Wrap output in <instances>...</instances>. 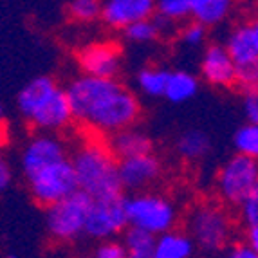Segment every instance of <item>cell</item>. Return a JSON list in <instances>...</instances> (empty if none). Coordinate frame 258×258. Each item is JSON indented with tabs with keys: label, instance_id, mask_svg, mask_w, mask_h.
<instances>
[{
	"label": "cell",
	"instance_id": "obj_18",
	"mask_svg": "<svg viewBox=\"0 0 258 258\" xmlns=\"http://www.w3.org/2000/svg\"><path fill=\"white\" fill-rule=\"evenodd\" d=\"M199 92V80L188 71H172L168 74L164 98L172 103H186Z\"/></svg>",
	"mask_w": 258,
	"mask_h": 258
},
{
	"label": "cell",
	"instance_id": "obj_8",
	"mask_svg": "<svg viewBox=\"0 0 258 258\" xmlns=\"http://www.w3.org/2000/svg\"><path fill=\"white\" fill-rule=\"evenodd\" d=\"M27 184L33 199L43 208H51L52 204L60 203L80 189L69 157L31 175L27 179Z\"/></svg>",
	"mask_w": 258,
	"mask_h": 258
},
{
	"label": "cell",
	"instance_id": "obj_3",
	"mask_svg": "<svg viewBox=\"0 0 258 258\" xmlns=\"http://www.w3.org/2000/svg\"><path fill=\"white\" fill-rule=\"evenodd\" d=\"M78 188L91 195L92 201H103L125 195L119 181L117 159L105 141H85L74 150L73 157Z\"/></svg>",
	"mask_w": 258,
	"mask_h": 258
},
{
	"label": "cell",
	"instance_id": "obj_21",
	"mask_svg": "<svg viewBox=\"0 0 258 258\" xmlns=\"http://www.w3.org/2000/svg\"><path fill=\"white\" fill-rule=\"evenodd\" d=\"M168 74H170V71H164L163 67H145V69H141L138 74V85L141 92L150 96V98L164 96Z\"/></svg>",
	"mask_w": 258,
	"mask_h": 258
},
{
	"label": "cell",
	"instance_id": "obj_9",
	"mask_svg": "<svg viewBox=\"0 0 258 258\" xmlns=\"http://www.w3.org/2000/svg\"><path fill=\"white\" fill-rule=\"evenodd\" d=\"M126 215V195L114 199L94 201L91 213L87 217L85 235L96 240H114L116 235L128 229Z\"/></svg>",
	"mask_w": 258,
	"mask_h": 258
},
{
	"label": "cell",
	"instance_id": "obj_17",
	"mask_svg": "<svg viewBox=\"0 0 258 258\" xmlns=\"http://www.w3.org/2000/svg\"><path fill=\"white\" fill-rule=\"evenodd\" d=\"M231 8L229 0H191V18L208 29L226 20Z\"/></svg>",
	"mask_w": 258,
	"mask_h": 258
},
{
	"label": "cell",
	"instance_id": "obj_27",
	"mask_svg": "<svg viewBox=\"0 0 258 258\" xmlns=\"http://www.w3.org/2000/svg\"><path fill=\"white\" fill-rule=\"evenodd\" d=\"M238 217L245 228H258V186L238 204Z\"/></svg>",
	"mask_w": 258,
	"mask_h": 258
},
{
	"label": "cell",
	"instance_id": "obj_23",
	"mask_svg": "<svg viewBox=\"0 0 258 258\" xmlns=\"http://www.w3.org/2000/svg\"><path fill=\"white\" fill-rule=\"evenodd\" d=\"M155 13L173 24H179L191 17V0H159L155 2Z\"/></svg>",
	"mask_w": 258,
	"mask_h": 258
},
{
	"label": "cell",
	"instance_id": "obj_25",
	"mask_svg": "<svg viewBox=\"0 0 258 258\" xmlns=\"http://www.w3.org/2000/svg\"><path fill=\"white\" fill-rule=\"evenodd\" d=\"M67 13L76 22H94L101 18V2L98 0H73L67 6Z\"/></svg>",
	"mask_w": 258,
	"mask_h": 258
},
{
	"label": "cell",
	"instance_id": "obj_33",
	"mask_svg": "<svg viewBox=\"0 0 258 258\" xmlns=\"http://www.w3.org/2000/svg\"><path fill=\"white\" fill-rule=\"evenodd\" d=\"M244 29L247 33V38H249L254 52L258 54V17L249 22H244Z\"/></svg>",
	"mask_w": 258,
	"mask_h": 258
},
{
	"label": "cell",
	"instance_id": "obj_4",
	"mask_svg": "<svg viewBox=\"0 0 258 258\" xmlns=\"http://www.w3.org/2000/svg\"><path fill=\"white\" fill-rule=\"evenodd\" d=\"M233 219L220 201H199L186 213V235L195 247L206 253H219L233 240Z\"/></svg>",
	"mask_w": 258,
	"mask_h": 258
},
{
	"label": "cell",
	"instance_id": "obj_6",
	"mask_svg": "<svg viewBox=\"0 0 258 258\" xmlns=\"http://www.w3.org/2000/svg\"><path fill=\"white\" fill-rule=\"evenodd\" d=\"M92 197L85 191L78 189L67 199L47 208L45 213V224L47 231L54 240L71 242L78 237L85 235L87 217L91 213Z\"/></svg>",
	"mask_w": 258,
	"mask_h": 258
},
{
	"label": "cell",
	"instance_id": "obj_31",
	"mask_svg": "<svg viewBox=\"0 0 258 258\" xmlns=\"http://www.w3.org/2000/svg\"><path fill=\"white\" fill-rule=\"evenodd\" d=\"M11 179H13V172H11V166H9L8 159H6L2 152H0V194L6 191L11 184Z\"/></svg>",
	"mask_w": 258,
	"mask_h": 258
},
{
	"label": "cell",
	"instance_id": "obj_32",
	"mask_svg": "<svg viewBox=\"0 0 258 258\" xmlns=\"http://www.w3.org/2000/svg\"><path fill=\"white\" fill-rule=\"evenodd\" d=\"M224 258H258V254L253 253L249 247H245L244 244H237L226 251Z\"/></svg>",
	"mask_w": 258,
	"mask_h": 258
},
{
	"label": "cell",
	"instance_id": "obj_36",
	"mask_svg": "<svg viewBox=\"0 0 258 258\" xmlns=\"http://www.w3.org/2000/svg\"><path fill=\"white\" fill-rule=\"evenodd\" d=\"M8 258H17V254H13V253H11V254H8Z\"/></svg>",
	"mask_w": 258,
	"mask_h": 258
},
{
	"label": "cell",
	"instance_id": "obj_11",
	"mask_svg": "<svg viewBox=\"0 0 258 258\" xmlns=\"http://www.w3.org/2000/svg\"><path fill=\"white\" fill-rule=\"evenodd\" d=\"M67 159V148L56 134H36L22 152V172L29 179L43 168Z\"/></svg>",
	"mask_w": 258,
	"mask_h": 258
},
{
	"label": "cell",
	"instance_id": "obj_16",
	"mask_svg": "<svg viewBox=\"0 0 258 258\" xmlns=\"http://www.w3.org/2000/svg\"><path fill=\"white\" fill-rule=\"evenodd\" d=\"M195 253L194 240L186 235V231H168L155 238L154 256L152 258H191Z\"/></svg>",
	"mask_w": 258,
	"mask_h": 258
},
{
	"label": "cell",
	"instance_id": "obj_1",
	"mask_svg": "<svg viewBox=\"0 0 258 258\" xmlns=\"http://www.w3.org/2000/svg\"><path fill=\"white\" fill-rule=\"evenodd\" d=\"M73 121L105 138L132 128L141 116V103L117 80L78 76L65 89Z\"/></svg>",
	"mask_w": 258,
	"mask_h": 258
},
{
	"label": "cell",
	"instance_id": "obj_19",
	"mask_svg": "<svg viewBox=\"0 0 258 258\" xmlns=\"http://www.w3.org/2000/svg\"><path fill=\"white\" fill-rule=\"evenodd\" d=\"M177 154L184 161H201L211 150V139L204 130L189 128L179 136L175 143Z\"/></svg>",
	"mask_w": 258,
	"mask_h": 258
},
{
	"label": "cell",
	"instance_id": "obj_26",
	"mask_svg": "<svg viewBox=\"0 0 258 258\" xmlns=\"http://www.w3.org/2000/svg\"><path fill=\"white\" fill-rule=\"evenodd\" d=\"M235 85L240 89L242 94L258 91V58L237 65V71H235Z\"/></svg>",
	"mask_w": 258,
	"mask_h": 258
},
{
	"label": "cell",
	"instance_id": "obj_30",
	"mask_svg": "<svg viewBox=\"0 0 258 258\" xmlns=\"http://www.w3.org/2000/svg\"><path fill=\"white\" fill-rule=\"evenodd\" d=\"M242 108H244L245 119L251 125H258V91L245 92L244 101H242Z\"/></svg>",
	"mask_w": 258,
	"mask_h": 258
},
{
	"label": "cell",
	"instance_id": "obj_5",
	"mask_svg": "<svg viewBox=\"0 0 258 258\" xmlns=\"http://www.w3.org/2000/svg\"><path fill=\"white\" fill-rule=\"evenodd\" d=\"M126 215L130 228L150 233L155 238L173 231L179 219L175 204L157 191H139L126 197Z\"/></svg>",
	"mask_w": 258,
	"mask_h": 258
},
{
	"label": "cell",
	"instance_id": "obj_13",
	"mask_svg": "<svg viewBox=\"0 0 258 258\" xmlns=\"http://www.w3.org/2000/svg\"><path fill=\"white\" fill-rule=\"evenodd\" d=\"M155 15L154 0H107L101 4V20L112 29L125 31L132 24Z\"/></svg>",
	"mask_w": 258,
	"mask_h": 258
},
{
	"label": "cell",
	"instance_id": "obj_14",
	"mask_svg": "<svg viewBox=\"0 0 258 258\" xmlns=\"http://www.w3.org/2000/svg\"><path fill=\"white\" fill-rule=\"evenodd\" d=\"M235 71L237 65L222 43H210L204 49L201 60V74L206 83L219 89H229L235 85Z\"/></svg>",
	"mask_w": 258,
	"mask_h": 258
},
{
	"label": "cell",
	"instance_id": "obj_20",
	"mask_svg": "<svg viewBox=\"0 0 258 258\" xmlns=\"http://www.w3.org/2000/svg\"><path fill=\"white\" fill-rule=\"evenodd\" d=\"M126 258H152L155 247V237L141 229L128 228L123 235Z\"/></svg>",
	"mask_w": 258,
	"mask_h": 258
},
{
	"label": "cell",
	"instance_id": "obj_10",
	"mask_svg": "<svg viewBox=\"0 0 258 258\" xmlns=\"http://www.w3.org/2000/svg\"><path fill=\"white\" fill-rule=\"evenodd\" d=\"M76 61L83 76L116 80L121 71V49L114 42H94L76 52Z\"/></svg>",
	"mask_w": 258,
	"mask_h": 258
},
{
	"label": "cell",
	"instance_id": "obj_12",
	"mask_svg": "<svg viewBox=\"0 0 258 258\" xmlns=\"http://www.w3.org/2000/svg\"><path fill=\"white\" fill-rule=\"evenodd\" d=\"M119 170V181L123 186V191L128 189L134 194L147 191L148 186L154 184L163 173V164L159 157L152 152L147 155H138L132 159H125L117 163Z\"/></svg>",
	"mask_w": 258,
	"mask_h": 258
},
{
	"label": "cell",
	"instance_id": "obj_34",
	"mask_svg": "<svg viewBox=\"0 0 258 258\" xmlns=\"http://www.w3.org/2000/svg\"><path fill=\"white\" fill-rule=\"evenodd\" d=\"M244 242L245 247H249L253 253L258 254V228H245Z\"/></svg>",
	"mask_w": 258,
	"mask_h": 258
},
{
	"label": "cell",
	"instance_id": "obj_7",
	"mask_svg": "<svg viewBox=\"0 0 258 258\" xmlns=\"http://www.w3.org/2000/svg\"><path fill=\"white\" fill-rule=\"evenodd\" d=\"M258 186V163L240 154L231 155L217 173V194L224 206H237Z\"/></svg>",
	"mask_w": 258,
	"mask_h": 258
},
{
	"label": "cell",
	"instance_id": "obj_24",
	"mask_svg": "<svg viewBox=\"0 0 258 258\" xmlns=\"http://www.w3.org/2000/svg\"><path fill=\"white\" fill-rule=\"evenodd\" d=\"M123 36L132 43H150L159 38V31H157L154 17H152L148 20H141L138 24H132L130 27H126L123 31Z\"/></svg>",
	"mask_w": 258,
	"mask_h": 258
},
{
	"label": "cell",
	"instance_id": "obj_2",
	"mask_svg": "<svg viewBox=\"0 0 258 258\" xmlns=\"http://www.w3.org/2000/svg\"><path fill=\"white\" fill-rule=\"evenodd\" d=\"M17 107L40 134H54L73 121L67 92L49 76H38L18 92Z\"/></svg>",
	"mask_w": 258,
	"mask_h": 258
},
{
	"label": "cell",
	"instance_id": "obj_28",
	"mask_svg": "<svg viewBox=\"0 0 258 258\" xmlns=\"http://www.w3.org/2000/svg\"><path fill=\"white\" fill-rule=\"evenodd\" d=\"M208 29L197 22H189L181 29V40L188 45V47H199L206 42Z\"/></svg>",
	"mask_w": 258,
	"mask_h": 258
},
{
	"label": "cell",
	"instance_id": "obj_35",
	"mask_svg": "<svg viewBox=\"0 0 258 258\" xmlns=\"http://www.w3.org/2000/svg\"><path fill=\"white\" fill-rule=\"evenodd\" d=\"M4 116H6V107L2 103H0V121L4 119Z\"/></svg>",
	"mask_w": 258,
	"mask_h": 258
},
{
	"label": "cell",
	"instance_id": "obj_29",
	"mask_svg": "<svg viewBox=\"0 0 258 258\" xmlns=\"http://www.w3.org/2000/svg\"><path fill=\"white\" fill-rule=\"evenodd\" d=\"M92 258H126L125 245L117 240H105L96 247Z\"/></svg>",
	"mask_w": 258,
	"mask_h": 258
},
{
	"label": "cell",
	"instance_id": "obj_22",
	"mask_svg": "<svg viewBox=\"0 0 258 258\" xmlns=\"http://www.w3.org/2000/svg\"><path fill=\"white\" fill-rule=\"evenodd\" d=\"M233 143H235L237 154L245 155V157L258 163V125L245 123L244 126L237 130Z\"/></svg>",
	"mask_w": 258,
	"mask_h": 258
},
{
	"label": "cell",
	"instance_id": "obj_15",
	"mask_svg": "<svg viewBox=\"0 0 258 258\" xmlns=\"http://www.w3.org/2000/svg\"><path fill=\"white\" fill-rule=\"evenodd\" d=\"M107 147L112 152V155L119 161L132 159V157H138V155H147L152 154V139L148 138L147 134L141 132L138 128H126L116 132L107 138Z\"/></svg>",
	"mask_w": 258,
	"mask_h": 258
}]
</instances>
